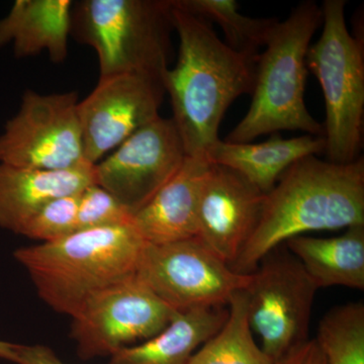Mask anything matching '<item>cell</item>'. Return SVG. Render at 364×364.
<instances>
[{"label":"cell","mask_w":364,"mask_h":364,"mask_svg":"<svg viewBox=\"0 0 364 364\" xmlns=\"http://www.w3.org/2000/svg\"><path fill=\"white\" fill-rule=\"evenodd\" d=\"M173 28L178 35L176 66L163 76L172 121L186 155L207 157L219 140V128L230 105L251 95L258 56L231 49L212 23L172 4Z\"/></svg>","instance_id":"6da1fadb"},{"label":"cell","mask_w":364,"mask_h":364,"mask_svg":"<svg viewBox=\"0 0 364 364\" xmlns=\"http://www.w3.org/2000/svg\"><path fill=\"white\" fill-rule=\"evenodd\" d=\"M364 225V159L334 163L315 155L294 163L265 195L259 222L232 268L252 273L289 239Z\"/></svg>","instance_id":"7a4b0ae2"},{"label":"cell","mask_w":364,"mask_h":364,"mask_svg":"<svg viewBox=\"0 0 364 364\" xmlns=\"http://www.w3.org/2000/svg\"><path fill=\"white\" fill-rule=\"evenodd\" d=\"M145 244L134 225L97 228L18 248L14 258L40 298L73 317L93 294L136 274Z\"/></svg>","instance_id":"3957f363"},{"label":"cell","mask_w":364,"mask_h":364,"mask_svg":"<svg viewBox=\"0 0 364 364\" xmlns=\"http://www.w3.org/2000/svg\"><path fill=\"white\" fill-rule=\"evenodd\" d=\"M322 21V7L312 0L301 2L279 21L256 62L247 114L225 141L249 143L284 130L324 136V126L314 119L305 102L306 53Z\"/></svg>","instance_id":"277c9868"},{"label":"cell","mask_w":364,"mask_h":364,"mask_svg":"<svg viewBox=\"0 0 364 364\" xmlns=\"http://www.w3.org/2000/svg\"><path fill=\"white\" fill-rule=\"evenodd\" d=\"M171 11L170 0H83L73 4L71 35L97 53L100 77L136 74L162 81Z\"/></svg>","instance_id":"5b68a950"},{"label":"cell","mask_w":364,"mask_h":364,"mask_svg":"<svg viewBox=\"0 0 364 364\" xmlns=\"http://www.w3.org/2000/svg\"><path fill=\"white\" fill-rule=\"evenodd\" d=\"M345 6V0H325L322 33L306 59L324 95L326 156L341 164L360 157L364 116L363 42L349 33Z\"/></svg>","instance_id":"8992f818"},{"label":"cell","mask_w":364,"mask_h":364,"mask_svg":"<svg viewBox=\"0 0 364 364\" xmlns=\"http://www.w3.org/2000/svg\"><path fill=\"white\" fill-rule=\"evenodd\" d=\"M318 287L291 254L268 253L251 273L244 289L249 324L261 348L277 363L308 338Z\"/></svg>","instance_id":"52a82bcc"},{"label":"cell","mask_w":364,"mask_h":364,"mask_svg":"<svg viewBox=\"0 0 364 364\" xmlns=\"http://www.w3.org/2000/svg\"><path fill=\"white\" fill-rule=\"evenodd\" d=\"M136 275L177 312L225 306L251 282V273L235 272L196 237L146 243Z\"/></svg>","instance_id":"ba28073f"},{"label":"cell","mask_w":364,"mask_h":364,"mask_svg":"<svg viewBox=\"0 0 364 364\" xmlns=\"http://www.w3.org/2000/svg\"><path fill=\"white\" fill-rule=\"evenodd\" d=\"M176 313L136 273L86 299L71 317V337L81 358L112 356L155 336Z\"/></svg>","instance_id":"9c48e42d"},{"label":"cell","mask_w":364,"mask_h":364,"mask_svg":"<svg viewBox=\"0 0 364 364\" xmlns=\"http://www.w3.org/2000/svg\"><path fill=\"white\" fill-rule=\"evenodd\" d=\"M75 91L26 90L20 111L0 135V163L23 168L64 170L87 163Z\"/></svg>","instance_id":"30bf717a"},{"label":"cell","mask_w":364,"mask_h":364,"mask_svg":"<svg viewBox=\"0 0 364 364\" xmlns=\"http://www.w3.org/2000/svg\"><path fill=\"white\" fill-rule=\"evenodd\" d=\"M162 81L136 74L100 77L78 102L85 161L95 165L127 139L160 117Z\"/></svg>","instance_id":"8fae6325"},{"label":"cell","mask_w":364,"mask_h":364,"mask_svg":"<svg viewBox=\"0 0 364 364\" xmlns=\"http://www.w3.org/2000/svg\"><path fill=\"white\" fill-rule=\"evenodd\" d=\"M186 157L171 117L160 116L95 165V183L135 215L178 171Z\"/></svg>","instance_id":"7c38bea8"},{"label":"cell","mask_w":364,"mask_h":364,"mask_svg":"<svg viewBox=\"0 0 364 364\" xmlns=\"http://www.w3.org/2000/svg\"><path fill=\"white\" fill-rule=\"evenodd\" d=\"M265 193L234 170L212 163L196 210V238L234 264L259 222Z\"/></svg>","instance_id":"4fadbf2b"},{"label":"cell","mask_w":364,"mask_h":364,"mask_svg":"<svg viewBox=\"0 0 364 364\" xmlns=\"http://www.w3.org/2000/svg\"><path fill=\"white\" fill-rule=\"evenodd\" d=\"M210 166L207 157H186L178 171L134 215V227L146 243L196 236L198 198Z\"/></svg>","instance_id":"5bb4252c"},{"label":"cell","mask_w":364,"mask_h":364,"mask_svg":"<svg viewBox=\"0 0 364 364\" xmlns=\"http://www.w3.org/2000/svg\"><path fill=\"white\" fill-rule=\"evenodd\" d=\"M95 183V165L74 168H23L0 163V227L20 234L26 223L46 203L76 195Z\"/></svg>","instance_id":"9a60e30c"},{"label":"cell","mask_w":364,"mask_h":364,"mask_svg":"<svg viewBox=\"0 0 364 364\" xmlns=\"http://www.w3.org/2000/svg\"><path fill=\"white\" fill-rule=\"evenodd\" d=\"M325 147L324 136L306 134L284 139L275 133L262 143H231L219 139L208 150L207 158L214 164L234 170L267 195L294 163L325 153Z\"/></svg>","instance_id":"2e32d148"},{"label":"cell","mask_w":364,"mask_h":364,"mask_svg":"<svg viewBox=\"0 0 364 364\" xmlns=\"http://www.w3.org/2000/svg\"><path fill=\"white\" fill-rule=\"evenodd\" d=\"M73 4L71 0H16L0 20V47L11 43L18 58L47 52L55 63L65 61Z\"/></svg>","instance_id":"e0dca14e"},{"label":"cell","mask_w":364,"mask_h":364,"mask_svg":"<svg viewBox=\"0 0 364 364\" xmlns=\"http://www.w3.org/2000/svg\"><path fill=\"white\" fill-rule=\"evenodd\" d=\"M228 315L224 306L177 312L155 336L119 349L107 364H188L196 349L221 329Z\"/></svg>","instance_id":"ac0fdd59"},{"label":"cell","mask_w":364,"mask_h":364,"mask_svg":"<svg viewBox=\"0 0 364 364\" xmlns=\"http://www.w3.org/2000/svg\"><path fill=\"white\" fill-rule=\"evenodd\" d=\"M318 289L345 287L364 289V225L330 238L296 236L286 242Z\"/></svg>","instance_id":"d6986e66"},{"label":"cell","mask_w":364,"mask_h":364,"mask_svg":"<svg viewBox=\"0 0 364 364\" xmlns=\"http://www.w3.org/2000/svg\"><path fill=\"white\" fill-rule=\"evenodd\" d=\"M228 306L226 322L188 364H275L253 338L245 291L235 294Z\"/></svg>","instance_id":"ffe728a7"},{"label":"cell","mask_w":364,"mask_h":364,"mask_svg":"<svg viewBox=\"0 0 364 364\" xmlns=\"http://www.w3.org/2000/svg\"><path fill=\"white\" fill-rule=\"evenodd\" d=\"M172 4L221 26L226 44L231 49L250 56H258L267 46L279 20L275 18H250L239 11L235 0H171Z\"/></svg>","instance_id":"44dd1931"},{"label":"cell","mask_w":364,"mask_h":364,"mask_svg":"<svg viewBox=\"0 0 364 364\" xmlns=\"http://www.w3.org/2000/svg\"><path fill=\"white\" fill-rule=\"evenodd\" d=\"M325 364H364V305L334 306L318 323L315 338Z\"/></svg>","instance_id":"7402d4cb"},{"label":"cell","mask_w":364,"mask_h":364,"mask_svg":"<svg viewBox=\"0 0 364 364\" xmlns=\"http://www.w3.org/2000/svg\"><path fill=\"white\" fill-rule=\"evenodd\" d=\"M79 195L61 196L46 203L26 223L20 235L47 243L77 231Z\"/></svg>","instance_id":"603a6c76"},{"label":"cell","mask_w":364,"mask_h":364,"mask_svg":"<svg viewBox=\"0 0 364 364\" xmlns=\"http://www.w3.org/2000/svg\"><path fill=\"white\" fill-rule=\"evenodd\" d=\"M134 214L126 205L97 183L90 184L79 195L78 230L133 225Z\"/></svg>","instance_id":"cb8c5ba5"},{"label":"cell","mask_w":364,"mask_h":364,"mask_svg":"<svg viewBox=\"0 0 364 364\" xmlns=\"http://www.w3.org/2000/svg\"><path fill=\"white\" fill-rule=\"evenodd\" d=\"M275 364H325V360L316 340L309 339Z\"/></svg>","instance_id":"d4e9b609"},{"label":"cell","mask_w":364,"mask_h":364,"mask_svg":"<svg viewBox=\"0 0 364 364\" xmlns=\"http://www.w3.org/2000/svg\"><path fill=\"white\" fill-rule=\"evenodd\" d=\"M18 364H67L63 363L49 347L44 345H20Z\"/></svg>","instance_id":"484cf974"},{"label":"cell","mask_w":364,"mask_h":364,"mask_svg":"<svg viewBox=\"0 0 364 364\" xmlns=\"http://www.w3.org/2000/svg\"><path fill=\"white\" fill-rule=\"evenodd\" d=\"M18 347H20V345L0 341V358L16 363V361H18Z\"/></svg>","instance_id":"4316f807"}]
</instances>
